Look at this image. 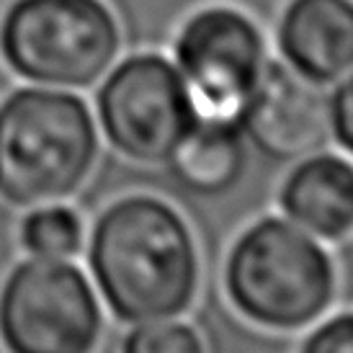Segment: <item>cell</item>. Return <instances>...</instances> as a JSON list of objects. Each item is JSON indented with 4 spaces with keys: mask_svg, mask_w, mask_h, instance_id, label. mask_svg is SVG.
Here are the masks:
<instances>
[{
    "mask_svg": "<svg viewBox=\"0 0 353 353\" xmlns=\"http://www.w3.org/2000/svg\"><path fill=\"white\" fill-rule=\"evenodd\" d=\"M103 312L90 279L70 261L26 258L0 281L6 353H93Z\"/></svg>",
    "mask_w": 353,
    "mask_h": 353,
    "instance_id": "5",
    "label": "cell"
},
{
    "mask_svg": "<svg viewBox=\"0 0 353 353\" xmlns=\"http://www.w3.org/2000/svg\"><path fill=\"white\" fill-rule=\"evenodd\" d=\"M88 265L103 302L121 323L173 320L199 292V250L186 219L157 196L108 204L88 237Z\"/></svg>",
    "mask_w": 353,
    "mask_h": 353,
    "instance_id": "1",
    "label": "cell"
},
{
    "mask_svg": "<svg viewBox=\"0 0 353 353\" xmlns=\"http://www.w3.org/2000/svg\"><path fill=\"white\" fill-rule=\"evenodd\" d=\"M248 148L235 124L199 121L186 142L168 160V173L194 196H222L245 173Z\"/></svg>",
    "mask_w": 353,
    "mask_h": 353,
    "instance_id": "11",
    "label": "cell"
},
{
    "mask_svg": "<svg viewBox=\"0 0 353 353\" xmlns=\"http://www.w3.org/2000/svg\"><path fill=\"white\" fill-rule=\"evenodd\" d=\"M327 121L335 142L348 155H353V70L341 78L335 90L327 96Z\"/></svg>",
    "mask_w": 353,
    "mask_h": 353,
    "instance_id": "15",
    "label": "cell"
},
{
    "mask_svg": "<svg viewBox=\"0 0 353 353\" xmlns=\"http://www.w3.org/2000/svg\"><path fill=\"white\" fill-rule=\"evenodd\" d=\"M299 353H353V312L333 314L307 335Z\"/></svg>",
    "mask_w": 353,
    "mask_h": 353,
    "instance_id": "14",
    "label": "cell"
},
{
    "mask_svg": "<svg viewBox=\"0 0 353 353\" xmlns=\"http://www.w3.org/2000/svg\"><path fill=\"white\" fill-rule=\"evenodd\" d=\"M121 50V26L103 0H13L0 16V59L37 85L88 88Z\"/></svg>",
    "mask_w": 353,
    "mask_h": 353,
    "instance_id": "4",
    "label": "cell"
},
{
    "mask_svg": "<svg viewBox=\"0 0 353 353\" xmlns=\"http://www.w3.org/2000/svg\"><path fill=\"white\" fill-rule=\"evenodd\" d=\"M88 103L65 88L31 85L0 101V199L37 206L72 196L99 160Z\"/></svg>",
    "mask_w": 353,
    "mask_h": 353,
    "instance_id": "2",
    "label": "cell"
},
{
    "mask_svg": "<svg viewBox=\"0 0 353 353\" xmlns=\"http://www.w3.org/2000/svg\"><path fill=\"white\" fill-rule=\"evenodd\" d=\"M121 353H206V345L188 323L155 320L129 330Z\"/></svg>",
    "mask_w": 353,
    "mask_h": 353,
    "instance_id": "13",
    "label": "cell"
},
{
    "mask_svg": "<svg viewBox=\"0 0 353 353\" xmlns=\"http://www.w3.org/2000/svg\"><path fill=\"white\" fill-rule=\"evenodd\" d=\"M225 289L245 320L265 330H302L333 304L335 265L289 219L263 216L243 230L225 261Z\"/></svg>",
    "mask_w": 353,
    "mask_h": 353,
    "instance_id": "3",
    "label": "cell"
},
{
    "mask_svg": "<svg viewBox=\"0 0 353 353\" xmlns=\"http://www.w3.org/2000/svg\"><path fill=\"white\" fill-rule=\"evenodd\" d=\"M240 129L245 142L274 163L312 155L330 137L327 96L294 70L268 59L248 101Z\"/></svg>",
    "mask_w": 353,
    "mask_h": 353,
    "instance_id": "8",
    "label": "cell"
},
{
    "mask_svg": "<svg viewBox=\"0 0 353 353\" xmlns=\"http://www.w3.org/2000/svg\"><path fill=\"white\" fill-rule=\"evenodd\" d=\"M279 204L289 222L320 240L353 232V163L333 152H312L286 173Z\"/></svg>",
    "mask_w": 353,
    "mask_h": 353,
    "instance_id": "10",
    "label": "cell"
},
{
    "mask_svg": "<svg viewBox=\"0 0 353 353\" xmlns=\"http://www.w3.org/2000/svg\"><path fill=\"white\" fill-rule=\"evenodd\" d=\"M96 106L108 145L142 165H165L199 124L176 62L160 52H134L111 65Z\"/></svg>",
    "mask_w": 353,
    "mask_h": 353,
    "instance_id": "6",
    "label": "cell"
},
{
    "mask_svg": "<svg viewBox=\"0 0 353 353\" xmlns=\"http://www.w3.org/2000/svg\"><path fill=\"white\" fill-rule=\"evenodd\" d=\"M173 54L199 121L240 127L268 62L258 23L230 6L201 8L178 29Z\"/></svg>",
    "mask_w": 353,
    "mask_h": 353,
    "instance_id": "7",
    "label": "cell"
},
{
    "mask_svg": "<svg viewBox=\"0 0 353 353\" xmlns=\"http://www.w3.org/2000/svg\"><path fill=\"white\" fill-rule=\"evenodd\" d=\"M83 219L65 204H37L19 225V243L34 258L68 261L83 248Z\"/></svg>",
    "mask_w": 353,
    "mask_h": 353,
    "instance_id": "12",
    "label": "cell"
},
{
    "mask_svg": "<svg viewBox=\"0 0 353 353\" xmlns=\"http://www.w3.org/2000/svg\"><path fill=\"white\" fill-rule=\"evenodd\" d=\"M276 44L299 78L333 85L353 70V0H289Z\"/></svg>",
    "mask_w": 353,
    "mask_h": 353,
    "instance_id": "9",
    "label": "cell"
}]
</instances>
